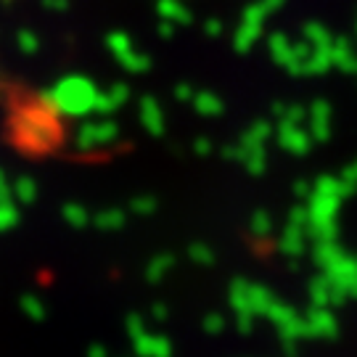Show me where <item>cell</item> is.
<instances>
[{
  "label": "cell",
  "instance_id": "6da1fadb",
  "mask_svg": "<svg viewBox=\"0 0 357 357\" xmlns=\"http://www.w3.org/2000/svg\"><path fill=\"white\" fill-rule=\"evenodd\" d=\"M11 138L19 149L29 153H48L53 151L64 138L61 116L48 109L43 101L22 103L11 114Z\"/></svg>",
  "mask_w": 357,
  "mask_h": 357
},
{
  "label": "cell",
  "instance_id": "7a4b0ae2",
  "mask_svg": "<svg viewBox=\"0 0 357 357\" xmlns=\"http://www.w3.org/2000/svg\"><path fill=\"white\" fill-rule=\"evenodd\" d=\"M96 82L85 75H69L61 77L56 85L40 93L38 101H43L48 109H53L59 116H69V119H79V116L96 114V101H98Z\"/></svg>",
  "mask_w": 357,
  "mask_h": 357
},
{
  "label": "cell",
  "instance_id": "3957f363",
  "mask_svg": "<svg viewBox=\"0 0 357 357\" xmlns=\"http://www.w3.org/2000/svg\"><path fill=\"white\" fill-rule=\"evenodd\" d=\"M119 141V125L114 116H98V119H85L75 135L77 151H101Z\"/></svg>",
  "mask_w": 357,
  "mask_h": 357
},
{
  "label": "cell",
  "instance_id": "277c9868",
  "mask_svg": "<svg viewBox=\"0 0 357 357\" xmlns=\"http://www.w3.org/2000/svg\"><path fill=\"white\" fill-rule=\"evenodd\" d=\"M138 116H141L143 130L151 135V138H162L167 132V116L162 103L156 101L153 96H143L138 103Z\"/></svg>",
  "mask_w": 357,
  "mask_h": 357
},
{
  "label": "cell",
  "instance_id": "5b68a950",
  "mask_svg": "<svg viewBox=\"0 0 357 357\" xmlns=\"http://www.w3.org/2000/svg\"><path fill=\"white\" fill-rule=\"evenodd\" d=\"M128 101H130V85L128 82H114V85H109L106 90L98 93L96 116H114Z\"/></svg>",
  "mask_w": 357,
  "mask_h": 357
},
{
  "label": "cell",
  "instance_id": "8992f818",
  "mask_svg": "<svg viewBox=\"0 0 357 357\" xmlns=\"http://www.w3.org/2000/svg\"><path fill=\"white\" fill-rule=\"evenodd\" d=\"M156 13L159 19L172 22V24H191V11L180 0H156Z\"/></svg>",
  "mask_w": 357,
  "mask_h": 357
},
{
  "label": "cell",
  "instance_id": "52a82bcc",
  "mask_svg": "<svg viewBox=\"0 0 357 357\" xmlns=\"http://www.w3.org/2000/svg\"><path fill=\"white\" fill-rule=\"evenodd\" d=\"M90 225H96L98 230H106V233L122 230L128 225V215H125V209H119V206H109V209H101L98 215H93V222H90Z\"/></svg>",
  "mask_w": 357,
  "mask_h": 357
},
{
  "label": "cell",
  "instance_id": "ba28073f",
  "mask_svg": "<svg viewBox=\"0 0 357 357\" xmlns=\"http://www.w3.org/2000/svg\"><path fill=\"white\" fill-rule=\"evenodd\" d=\"M116 61H119V66H122L125 72H130V75H143V72H149V69H151V59H149V53L138 51L135 45L128 48L125 53H119V56H116Z\"/></svg>",
  "mask_w": 357,
  "mask_h": 357
},
{
  "label": "cell",
  "instance_id": "9c48e42d",
  "mask_svg": "<svg viewBox=\"0 0 357 357\" xmlns=\"http://www.w3.org/2000/svg\"><path fill=\"white\" fill-rule=\"evenodd\" d=\"M11 193L16 204L32 206L38 202V183H35V178H29V175H19L11 183Z\"/></svg>",
  "mask_w": 357,
  "mask_h": 357
},
{
  "label": "cell",
  "instance_id": "30bf717a",
  "mask_svg": "<svg viewBox=\"0 0 357 357\" xmlns=\"http://www.w3.org/2000/svg\"><path fill=\"white\" fill-rule=\"evenodd\" d=\"M61 217H64L66 225L75 230L88 228L90 222H93V215H90L88 209H85V204H79V202H66V204L61 206Z\"/></svg>",
  "mask_w": 357,
  "mask_h": 357
},
{
  "label": "cell",
  "instance_id": "8fae6325",
  "mask_svg": "<svg viewBox=\"0 0 357 357\" xmlns=\"http://www.w3.org/2000/svg\"><path fill=\"white\" fill-rule=\"evenodd\" d=\"M172 255H167V252H162V255L151 257V262H149V268H146V281L149 283H162L167 278V273L172 270Z\"/></svg>",
  "mask_w": 357,
  "mask_h": 357
},
{
  "label": "cell",
  "instance_id": "7c38bea8",
  "mask_svg": "<svg viewBox=\"0 0 357 357\" xmlns=\"http://www.w3.org/2000/svg\"><path fill=\"white\" fill-rule=\"evenodd\" d=\"M19 220H22V212H19V204L8 199V202H0V233L3 230H11L19 225Z\"/></svg>",
  "mask_w": 357,
  "mask_h": 357
},
{
  "label": "cell",
  "instance_id": "4fadbf2b",
  "mask_svg": "<svg viewBox=\"0 0 357 357\" xmlns=\"http://www.w3.org/2000/svg\"><path fill=\"white\" fill-rule=\"evenodd\" d=\"M40 45H43V40H40L38 32H32V29H19L16 32V48L24 56H35L40 51Z\"/></svg>",
  "mask_w": 357,
  "mask_h": 357
},
{
  "label": "cell",
  "instance_id": "5bb4252c",
  "mask_svg": "<svg viewBox=\"0 0 357 357\" xmlns=\"http://www.w3.org/2000/svg\"><path fill=\"white\" fill-rule=\"evenodd\" d=\"M135 43H132V38H130L128 32H122V29H114V32H109L106 35V48H109V53L112 56H119V53H125L128 48H132Z\"/></svg>",
  "mask_w": 357,
  "mask_h": 357
},
{
  "label": "cell",
  "instance_id": "9a60e30c",
  "mask_svg": "<svg viewBox=\"0 0 357 357\" xmlns=\"http://www.w3.org/2000/svg\"><path fill=\"white\" fill-rule=\"evenodd\" d=\"M156 206H159L156 196H135V199L130 202V212L138 217H149L156 212Z\"/></svg>",
  "mask_w": 357,
  "mask_h": 357
},
{
  "label": "cell",
  "instance_id": "2e32d148",
  "mask_svg": "<svg viewBox=\"0 0 357 357\" xmlns=\"http://www.w3.org/2000/svg\"><path fill=\"white\" fill-rule=\"evenodd\" d=\"M22 310H24L29 318H35V320H40L43 315H45V310H43V302H40L38 296H32V294L22 296Z\"/></svg>",
  "mask_w": 357,
  "mask_h": 357
},
{
  "label": "cell",
  "instance_id": "e0dca14e",
  "mask_svg": "<svg viewBox=\"0 0 357 357\" xmlns=\"http://www.w3.org/2000/svg\"><path fill=\"white\" fill-rule=\"evenodd\" d=\"M196 112H202V114H215L217 109H220V103L215 101V96H209V93H202V96H196Z\"/></svg>",
  "mask_w": 357,
  "mask_h": 357
},
{
  "label": "cell",
  "instance_id": "ac0fdd59",
  "mask_svg": "<svg viewBox=\"0 0 357 357\" xmlns=\"http://www.w3.org/2000/svg\"><path fill=\"white\" fill-rule=\"evenodd\" d=\"M43 3V8L51 13H64L69 8V0H40Z\"/></svg>",
  "mask_w": 357,
  "mask_h": 357
},
{
  "label": "cell",
  "instance_id": "d6986e66",
  "mask_svg": "<svg viewBox=\"0 0 357 357\" xmlns=\"http://www.w3.org/2000/svg\"><path fill=\"white\" fill-rule=\"evenodd\" d=\"M188 255H191L196 262H202V265H204V262H209V252H206L202 243H193L191 249H188Z\"/></svg>",
  "mask_w": 357,
  "mask_h": 357
},
{
  "label": "cell",
  "instance_id": "ffe728a7",
  "mask_svg": "<svg viewBox=\"0 0 357 357\" xmlns=\"http://www.w3.org/2000/svg\"><path fill=\"white\" fill-rule=\"evenodd\" d=\"M191 93H193V90L188 88L185 82H180L178 88H175V98H178V101H188V98H191Z\"/></svg>",
  "mask_w": 357,
  "mask_h": 357
},
{
  "label": "cell",
  "instance_id": "44dd1931",
  "mask_svg": "<svg viewBox=\"0 0 357 357\" xmlns=\"http://www.w3.org/2000/svg\"><path fill=\"white\" fill-rule=\"evenodd\" d=\"M159 35H162V38H172V35H175V24H172V22H165V19H162V24H159Z\"/></svg>",
  "mask_w": 357,
  "mask_h": 357
},
{
  "label": "cell",
  "instance_id": "7402d4cb",
  "mask_svg": "<svg viewBox=\"0 0 357 357\" xmlns=\"http://www.w3.org/2000/svg\"><path fill=\"white\" fill-rule=\"evenodd\" d=\"M6 188H11V183H8V172L0 167V191H6Z\"/></svg>",
  "mask_w": 357,
  "mask_h": 357
},
{
  "label": "cell",
  "instance_id": "603a6c76",
  "mask_svg": "<svg viewBox=\"0 0 357 357\" xmlns=\"http://www.w3.org/2000/svg\"><path fill=\"white\" fill-rule=\"evenodd\" d=\"M153 312H156V318H165V315H167L165 305H156V310H153Z\"/></svg>",
  "mask_w": 357,
  "mask_h": 357
},
{
  "label": "cell",
  "instance_id": "cb8c5ba5",
  "mask_svg": "<svg viewBox=\"0 0 357 357\" xmlns=\"http://www.w3.org/2000/svg\"><path fill=\"white\" fill-rule=\"evenodd\" d=\"M196 151H199V153H206V141H199V143H196Z\"/></svg>",
  "mask_w": 357,
  "mask_h": 357
}]
</instances>
